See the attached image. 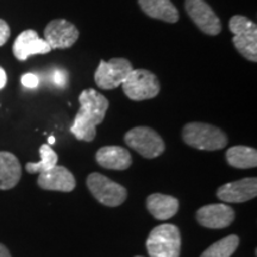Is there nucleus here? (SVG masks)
Segmentation results:
<instances>
[{
    "label": "nucleus",
    "mask_w": 257,
    "mask_h": 257,
    "mask_svg": "<svg viewBox=\"0 0 257 257\" xmlns=\"http://www.w3.org/2000/svg\"><path fill=\"white\" fill-rule=\"evenodd\" d=\"M79 102L80 108L74 118L70 133L76 140L92 142L96 136V126L105 119L110 101L95 89L88 88L81 92Z\"/></svg>",
    "instance_id": "nucleus-1"
},
{
    "label": "nucleus",
    "mask_w": 257,
    "mask_h": 257,
    "mask_svg": "<svg viewBox=\"0 0 257 257\" xmlns=\"http://www.w3.org/2000/svg\"><path fill=\"white\" fill-rule=\"evenodd\" d=\"M182 140L187 146L205 152L220 150L227 146V136L221 128L199 121L185 125L182 128Z\"/></svg>",
    "instance_id": "nucleus-2"
},
{
    "label": "nucleus",
    "mask_w": 257,
    "mask_h": 257,
    "mask_svg": "<svg viewBox=\"0 0 257 257\" xmlns=\"http://www.w3.org/2000/svg\"><path fill=\"white\" fill-rule=\"evenodd\" d=\"M147 251L150 257H179L181 251V234L173 224L154 227L148 236Z\"/></svg>",
    "instance_id": "nucleus-3"
},
{
    "label": "nucleus",
    "mask_w": 257,
    "mask_h": 257,
    "mask_svg": "<svg viewBox=\"0 0 257 257\" xmlns=\"http://www.w3.org/2000/svg\"><path fill=\"white\" fill-rule=\"evenodd\" d=\"M229 29L232 32L233 46L244 59L257 61V25L255 22L244 16H233L229 22Z\"/></svg>",
    "instance_id": "nucleus-4"
},
{
    "label": "nucleus",
    "mask_w": 257,
    "mask_h": 257,
    "mask_svg": "<svg viewBox=\"0 0 257 257\" xmlns=\"http://www.w3.org/2000/svg\"><path fill=\"white\" fill-rule=\"evenodd\" d=\"M124 94L135 101L148 100L160 93V82L155 74L147 69H133L121 83Z\"/></svg>",
    "instance_id": "nucleus-5"
},
{
    "label": "nucleus",
    "mask_w": 257,
    "mask_h": 257,
    "mask_svg": "<svg viewBox=\"0 0 257 257\" xmlns=\"http://www.w3.org/2000/svg\"><path fill=\"white\" fill-rule=\"evenodd\" d=\"M124 142L146 159H155L162 155L166 149L162 137L149 126H137L128 130L124 136Z\"/></svg>",
    "instance_id": "nucleus-6"
},
{
    "label": "nucleus",
    "mask_w": 257,
    "mask_h": 257,
    "mask_svg": "<svg viewBox=\"0 0 257 257\" xmlns=\"http://www.w3.org/2000/svg\"><path fill=\"white\" fill-rule=\"evenodd\" d=\"M87 187L96 200L108 207L119 206L127 198L126 188L100 173L88 175Z\"/></svg>",
    "instance_id": "nucleus-7"
},
{
    "label": "nucleus",
    "mask_w": 257,
    "mask_h": 257,
    "mask_svg": "<svg viewBox=\"0 0 257 257\" xmlns=\"http://www.w3.org/2000/svg\"><path fill=\"white\" fill-rule=\"evenodd\" d=\"M133 69V64L124 57H113L110 61L101 60L95 70L94 81L99 88L110 91L121 86Z\"/></svg>",
    "instance_id": "nucleus-8"
},
{
    "label": "nucleus",
    "mask_w": 257,
    "mask_h": 257,
    "mask_svg": "<svg viewBox=\"0 0 257 257\" xmlns=\"http://www.w3.org/2000/svg\"><path fill=\"white\" fill-rule=\"evenodd\" d=\"M185 9L193 23L204 34L210 36L220 34L223 29L220 18L205 0H186Z\"/></svg>",
    "instance_id": "nucleus-9"
},
{
    "label": "nucleus",
    "mask_w": 257,
    "mask_h": 257,
    "mask_svg": "<svg viewBox=\"0 0 257 257\" xmlns=\"http://www.w3.org/2000/svg\"><path fill=\"white\" fill-rule=\"evenodd\" d=\"M80 32L73 23L63 18L54 19L44 29L43 40L53 49H68L79 40Z\"/></svg>",
    "instance_id": "nucleus-10"
},
{
    "label": "nucleus",
    "mask_w": 257,
    "mask_h": 257,
    "mask_svg": "<svg viewBox=\"0 0 257 257\" xmlns=\"http://www.w3.org/2000/svg\"><path fill=\"white\" fill-rule=\"evenodd\" d=\"M197 221L207 229H225L234 220L233 208L226 204H212L199 208Z\"/></svg>",
    "instance_id": "nucleus-11"
},
{
    "label": "nucleus",
    "mask_w": 257,
    "mask_h": 257,
    "mask_svg": "<svg viewBox=\"0 0 257 257\" xmlns=\"http://www.w3.org/2000/svg\"><path fill=\"white\" fill-rule=\"evenodd\" d=\"M51 48L43 38L32 29L25 30L18 35L12 46V53L18 61H25L32 55L38 54H48Z\"/></svg>",
    "instance_id": "nucleus-12"
},
{
    "label": "nucleus",
    "mask_w": 257,
    "mask_h": 257,
    "mask_svg": "<svg viewBox=\"0 0 257 257\" xmlns=\"http://www.w3.org/2000/svg\"><path fill=\"white\" fill-rule=\"evenodd\" d=\"M257 195V179L245 178L238 181L229 182L218 188L217 197L224 202L239 204L246 202Z\"/></svg>",
    "instance_id": "nucleus-13"
},
{
    "label": "nucleus",
    "mask_w": 257,
    "mask_h": 257,
    "mask_svg": "<svg viewBox=\"0 0 257 257\" xmlns=\"http://www.w3.org/2000/svg\"><path fill=\"white\" fill-rule=\"evenodd\" d=\"M37 184L47 191L72 192L76 186V181L72 172L63 166H55L50 170L40 173Z\"/></svg>",
    "instance_id": "nucleus-14"
},
{
    "label": "nucleus",
    "mask_w": 257,
    "mask_h": 257,
    "mask_svg": "<svg viewBox=\"0 0 257 257\" xmlns=\"http://www.w3.org/2000/svg\"><path fill=\"white\" fill-rule=\"evenodd\" d=\"M99 166L106 169L125 170L133 165V157L127 149L119 146L102 147L95 154Z\"/></svg>",
    "instance_id": "nucleus-15"
},
{
    "label": "nucleus",
    "mask_w": 257,
    "mask_h": 257,
    "mask_svg": "<svg viewBox=\"0 0 257 257\" xmlns=\"http://www.w3.org/2000/svg\"><path fill=\"white\" fill-rule=\"evenodd\" d=\"M138 5L148 17L166 22L176 23L179 21V11L170 0H137Z\"/></svg>",
    "instance_id": "nucleus-16"
},
{
    "label": "nucleus",
    "mask_w": 257,
    "mask_h": 257,
    "mask_svg": "<svg viewBox=\"0 0 257 257\" xmlns=\"http://www.w3.org/2000/svg\"><path fill=\"white\" fill-rule=\"evenodd\" d=\"M147 208L154 218L167 220L178 213L179 200L172 195L154 193L147 199Z\"/></svg>",
    "instance_id": "nucleus-17"
},
{
    "label": "nucleus",
    "mask_w": 257,
    "mask_h": 257,
    "mask_svg": "<svg viewBox=\"0 0 257 257\" xmlns=\"http://www.w3.org/2000/svg\"><path fill=\"white\" fill-rule=\"evenodd\" d=\"M22 176V166L12 153L0 152V189L8 191L18 184Z\"/></svg>",
    "instance_id": "nucleus-18"
},
{
    "label": "nucleus",
    "mask_w": 257,
    "mask_h": 257,
    "mask_svg": "<svg viewBox=\"0 0 257 257\" xmlns=\"http://www.w3.org/2000/svg\"><path fill=\"white\" fill-rule=\"evenodd\" d=\"M226 161L234 168H255L257 166V150L245 146L232 147L226 152Z\"/></svg>",
    "instance_id": "nucleus-19"
},
{
    "label": "nucleus",
    "mask_w": 257,
    "mask_h": 257,
    "mask_svg": "<svg viewBox=\"0 0 257 257\" xmlns=\"http://www.w3.org/2000/svg\"><path fill=\"white\" fill-rule=\"evenodd\" d=\"M239 245V237L237 234H230L225 238L212 244L201 253L200 257H231Z\"/></svg>",
    "instance_id": "nucleus-20"
},
{
    "label": "nucleus",
    "mask_w": 257,
    "mask_h": 257,
    "mask_svg": "<svg viewBox=\"0 0 257 257\" xmlns=\"http://www.w3.org/2000/svg\"><path fill=\"white\" fill-rule=\"evenodd\" d=\"M41 160L38 162H29L25 165V169L30 174L35 173H44L47 170H50L57 165L59 156L51 149L49 144H42L40 148Z\"/></svg>",
    "instance_id": "nucleus-21"
},
{
    "label": "nucleus",
    "mask_w": 257,
    "mask_h": 257,
    "mask_svg": "<svg viewBox=\"0 0 257 257\" xmlns=\"http://www.w3.org/2000/svg\"><path fill=\"white\" fill-rule=\"evenodd\" d=\"M21 82L22 85L27 88H36L38 83H40V79H38V76L35 75V74L27 73L22 76Z\"/></svg>",
    "instance_id": "nucleus-22"
},
{
    "label": "nucleus",
    "mask_w": 257,
    "mask_h": 257,
    "mask_svg": "<svg viewBox=\"0 0 257 257\" xmlns=\"http://www.w3.org/2000/svg\"><path fill=\"white\" fill-rule=\"evenodd\" d=\"M11 30H10L9 24L6 23L4 19H0V47H3L6 42L9 41Z\"/></svg>",
    "instance_id": "nucleus-23"
},
{
    "label": "nucleus",
    "mask_w": 257,
    "mask_h": 257,
    "mask_svg": "<svg viewBox=\"0 0 257 257\" xmlns=\"http://www.w3.org/2000/svg\"><path fill=\"white\" fill-rule=\"evenodd\" d=\"M54 82H55L57 86H60V87L61 86L66 85V76L63 75L62 72H59V70L55 72V75H54Z\"/></svg>",
    "instance_id": "nucleus-24"
},
{
    "label": "nucleus",
    "mask_w": 257,
    "mask_h": 257,
    "mask_svg": "<svg viewBox=\"0 0 257 257\" xmlns=\"http://www.w3.org/2000/svg\"><path fill=\"white\" fill-rule=\"evenodd\" d=\"M6 82H8V75H6L5 70L0 67V89L5 87Z\"/></svg>",
    "instance_id": "nucleus-25"
},
{
    "label": "nucleus",
    "mask_w": 257,
    "mask_h": 257,
    "mask_svg": "<svg viewBox=\"0 0 257 257\" xmlns=\"http://www.w3.org/2000/svg\"><path fill=\"white\" fill-rule=\"evenodd\" d=\"M0 257H11V253L5 245L0 244Z\"/></svg>",
    "instance_id": "nucleus-26"
},
{
    "label": "nucleus",
    "mask_w": 257,
    "mask_h": 257,
    "mask_svg": "<svg viewBox=\"0 0 257 257\" xmlns=\"http://www.w3.org/2000/svg\"><path fill=\"white\" fill-rule=\"evenodd\" d=\"M48 143H49V146H50V144H54V143H55V137H54V136H50L49 138H48Z\"/></svg>",
    "instance_id": "nucleus-27"
},
{
    "label": "nucleus",
    "mask_w": 257,
    "mask_h": 257,
    "mask_svg": "<svg viewBox=\"0 0 257 257\" xmlns=\"http://www.w3.org/2000/svg\"><path fill=\"white\" fill-rule=\"evenodd\" d=\"M136 257H142V256H136Z\"/></svg>",
    "instance_id": "nucleus-28"
}]
</instances>
